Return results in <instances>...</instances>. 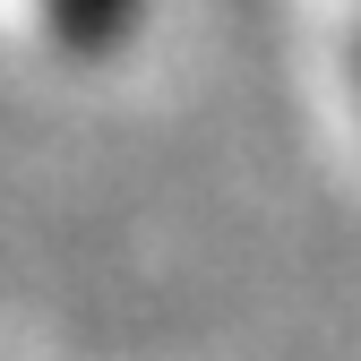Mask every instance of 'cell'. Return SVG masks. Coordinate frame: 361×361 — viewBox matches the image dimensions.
Segmentation results:
<instances>
[{"instance_id":"1","label":"cell","mask_w":361,"mask_h":361,"mask_svg":"<svg viewBox=\"0 0 361 361\" xmlns=\"http://www.w3.org/2000/svg\"><path fill=\"white\" fill-rule=\"evenodd\" d=\"M43 9H52V35L69 43V52H104V43H121V26H129L138 0H43Z\"/></svg>"}]
</instances>
